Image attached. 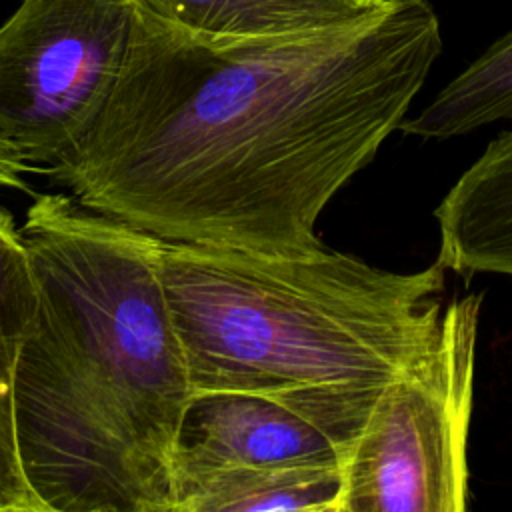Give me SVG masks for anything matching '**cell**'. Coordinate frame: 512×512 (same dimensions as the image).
Wrapping results in <instances>:
<instances>
[{"label":"cell","mask_w":512,"mask_h":512,"mask_svg":"<svg viewBox=\"0 0 512 512\" xmlns=\"http://www.w3.org/2000/svg\"><path fill=\"white\" fill-rule=\"evenodd\" d=\"M36 306L14 380L18 452L44 512H176L192 384L162 240L36 196L20 228Z\"/></svg>","instance_id":"2"},{"label":"cell","mask_w":512,"mask_h":512,"mask_svg":"<svg viewBox=\"0 0 512 512\" xmlns=\"http://www.w3.org/2000/svg\"><path fill=\"white\" fill-rule=\"evenodd\" d=\"M500 120H512V30L442 86L416 116H406L398 130L446 140Z\"/></svg>","instance_id":"11"},{"label":"cell","mask_w":512,"mask_h":512,"mask_svg":"<svg viewBox=\"0 0 512 512\" xmlns=\"http://www.w3.org/2000/svg\"><path fill=\"white\" fill-rule=\"evenodd\" d=\"M446 272L440 262L382 270L328 246L304 254L160 246L192 394L274 400L322 428L344 456L380 390L434 340Z\"/></svg>","instance_id":"3"},{"label":"cell","mask_w":512,"mask_h":512,"mask_svg":"<svg viewBox=\"0 0 512 512\" xmlns=\"http://www.w3.org/2000/svg\"><path fill=\"white\" fill-rule=\"evenodd\" d=\"M34 306L26 244L12 214L0 208V512H44L22 468L14 414L16 366Z\"/></svg>","instance_id":"9"},{"label":"cell","mask_w":512,"mask_h":512,"mask_svg":"<svg viewBox=\"0 0 512 512\" xmlns=\"http://www.w3.org/2000/svg\"><path fill=\"white\" fill-rule=\"evenodd\" d=\"M142 14L210 44L298 36L360 20L388 0H134Z\"/></svg>","instance_id":"8"},{"label":"cell","mask_w":512,"mask_h":512,"mask_svg":"<svg viewBox=\"0 0 512 512\" xmlns=\"http://www.w3.org/2000/svg\"><path fill=\"white\" fill-rule=\"evenodd\" d=\"M482 294L442 308L430 346L390 384L342 460L338 512H464Z\"/></svg>","instance_id":"4"},{"label":"cell","mask_w":512,"mask_h":512,"mask_svg":"<svg viewBox=\"0 0 512 512\" xmlns=\"http://www.w3.org/2000/svg\"><path fill=\"white\" fill-rule=\"evenodd\" d=\"M438 258L456 274L512 276V128L488 142L434 210Z\"/></svg>","instance_id":"7"},{"label":"cell","mask_w":512,"mask_h":512,"mask_svg":"<svg viewBox=\"0 0 512 512\" xmlns=\"http://www.w3.org/2000/svg\"><path fill=\"white\" fill-rule=\"evenodd\" d=\"M140 22L134 0H20L0 24V140L58 164L100 120Z\"/></svg>","instance_id":"5"},{"label":"cell","mask_w":512,"mask_h":512,"mask_svg":"<svg viewBox=\"0 0 512 512\" xmlns=\"http://www.w3.org/2000/svg\"><path fill=\"white\" fill-rule=\"evenodd\" d=\"M342 464L228 468L178 484L176 512H338Z\"/></svg>","instance_id":"10"},{"label":"cell","mask_w":512,"mask_h":512,"mask_svg":"<svg viewBox=\"0 0 512 512\" xmlns=\"http://www.w3.org/2000/svg\"><path fill=\"white\" fill-rule=\"evenodd\" d=\"M340 446L314 422L254 394H192L176 446V488L228 468L342 464ZM178 502V496H176Z\"/></svg>","instance_id":"6"},{"label":"cell","mask_w":512,"mask_h":512,"mask_svg":"<svg viewBox=\"0 0 512 512\" xmlns=\"http://www.w3.org/2000/svg\"><path fill=\"white\" fill-rule=\"evenodd\" d=\"M28 168V162L12 146L0 140V186H10L28 192L30 188L22 176Z\"/></svg>","instance_id":"12"},{"label":"cell","mask_w":512,"mask_h":512,"mask_svg":"<svg viewBox=\"0 0 512 512\" xmlns=\"http://www.w3.org/2000/svg\"><path fill=\"white\" fill-rule=\"evenodd\" d=\"M440 52L428 0L236 44L140 12L100 120L48 174L162 242L312 252L318 216L400 128Z\"/></svg>","instance_id":"1"}]
</instances>
